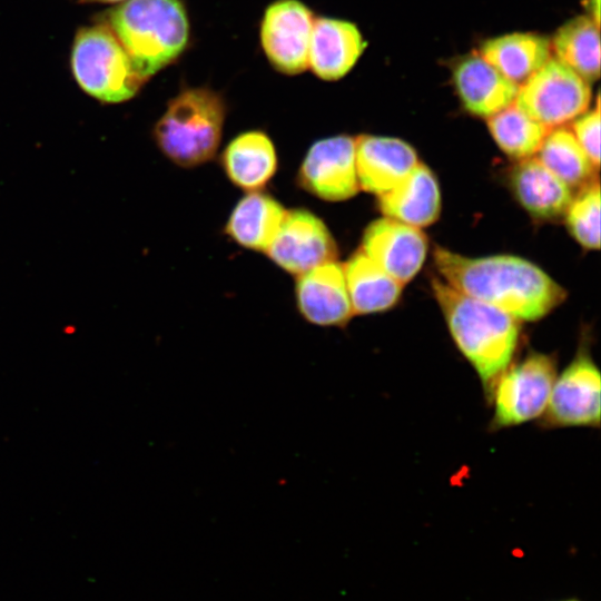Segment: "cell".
Masks as SVG:
<instances>
[{
    "label": "cell",
    "instance_id": "6da1fadb",
    "mask_svg": "<svg viewBox=\"0 0 601 601\" xmlns=\"http://www.w3.org/2000/svg\"><path fill=\"white\" fill-rule=\"evenodd\" d=\"M433 257L445 283L518 321L539 319L565 297V290L548 274L520 257L472 258L442 247L435 248Z\"/></svg>",
    "mask_w": 601,
    "mask_h": 601
},
{
    "label": "cell",
    "instance_id": "7a4b0ae2",
    "mask_svg": "<svg viewBox=\"0 0 601 601\" xmlns=\"http://www.w3.org/2000/svg\"><path fill=\"white\" fill-rule=\"evenodd\" d=\"M432 288L453 341L476 371L486 393H491L516 349L519 321L443 279L433 278Z\"/></svg>",
    "mask_w": 601,
    "mask_h": 601
},
{
    "label": "cell",
    "instance_id": "3957f363",
    "mask_svg": "<svg viewBox=\"0 0 601 601\" xmlns=\"http://www.w3.org/2000/svg\"><path fill=\"white\" fill-rule=\"evenodd\" d=\"M105 20L145 80L176 60L188 43V17L179 0H127Z\"/></svg>",
    "mask_w": 601,
    "mask_h": 601
},
{
    "label": "cell",
    "instance_id": "277c9868",
    "mask_svg": "<svg viewBox=\"0 0 601 601\" xmlns=\"http://www.w3.org/2000/svg\"><path fill=\"white\" fill-rule=\"evenodd\" d=\"M224 119L225 104L217 92L188 88L170 100L155 127V138L175 164L195 167L215 156Z\"/></svg>",
    "mask_w": 601,
    "mask_h": 601
},
{
    "label": "cell",
    "instance_id": "5b68a950",
    "mask_svg": "<svg viewBox=\"0 0 601 601\" xmlns=\"http://www.w3.org/2000/svg\"><path fill=\"white\" fill-rule=\"evenodd\" d=\"M71 69L79 86L105 102L132 98L146 81L126 50L104 23L81 28L75 38Z\"/></svg>",
    "mask_w": 601,
    "mask_h": 601
},
{
    "label": "cell",
    "instance_id": "8992f818",
    "mask_svg": "<svg viewBox=\"0 0 601 601\" xmlns=\"http://www.w3.org/2000/svg\"><path fill=\"white\" fill-rule=\"evenodd\" d=\"M590 100V82L555 57H551L519 86L514 105L526 116L551 129L587 111Z\"/></svg>",
    "mask_w": 601,
    "mask_h": 601
},
{
    "label": "cell",
    "instance_id": "52a82bcc",
    "mask_svg": "<svg viewBox=\"0 0 601 601\" xmlns=\"http://www.w3.org/2000/svg\"><path fill=\"white\" fill-rule=\"evenodd\" d=\"M555 377L554 359L542 353H531L518 364L509 365L491 392L494 426H514L542 416Z\"/></svg>",
    "mask_w": 601,
    "mask_h": 601
},
{
    "label": "cell",
    "instance_id": "ba28073f",
    "mask_svg": "<svg viewBox=\"0 0 601 601\" xmlns=\"http://www.w3.org/2000/svg\"><path fill=\"white\" fill-rule=\"evenodd\" d=\"M600 372L581 348L559 377H555L544 421L549 426L600 425Z\"/></svg>",
    "mask_w": 601,
    "mask_h": 601
},
{
    "label": "cell",
    "instance_id": "9c48e42d",
    "mask_svg": "<svg viewBox=\"0 0 601 601\" xmlns=\"http://www.w3.org/2000/svg\"><path fill=\"white\" fill-rule=\"evenodd\" d=\"M314 20L312 11L297 0H278L266 9L260 40L266 57L276 70L297 75L308 68Z\"/></svg>",
    "mask_w": 601,
    "mask_h": 601
},
{
    "label": "cell",
    "instance_id": "30bf717a",
    "mask_svg": "<svg viewBox=\"0 0 601 601\" xmlns=\"http://www.w3.org/2000/svg\"><path fill=\"white\" fill-rule=\"evenodd\" d=\"M298 184L308 193L331 201L353 197L358 188L355 138L339 135L316 141L305 156Z\"/></svg>",
    "mask_w": 601,
    "mask_h": 601
},
{
    "label": "cell",
    "instance_id": "8fae6325",
    "mask_svg": "<svg viewBox=\"0 0 601 601\" xmlns=\"http://www.w3.org/2000/svg\"><path fill=\"white\" fill-rule=\"evenodd\" d=\"M286 272L300 275L332 262L337 247L324 223L304 209L286 211L280 227L266 250Z\"/></svg>",
    "mask_w": 601,
    "mask_h": 601
},
{
    "label": "cell",
    "instance_id": "7c38bea8",
    "mask_svg": "<svg viewBox=\"0 0 601 601\" xmlns=\"http://www.w3.org/2000/svg\"><path fill=\"white\" fill-rule=\"evenodd\" d=\"M362 247L363 253L404 285L422 267L427 239L421 228L384 217L367 226Z\"/></svg>",
    "mask_w": 601,
    "mask_h": 601
},
{
    "label": "cell",
    "instance_id": "4fadbf2b",
    "mask_svg": "<svg viewBox=\"0 0 601 601\" xmlns=\"http://www.w3.org/2000/svg\"><path fill=\"white\" fill-rule=\"evenodd\" d=\"M296 305L300 316L321 327H344L353 316L343 266L334 260L299 275Z\"/></svg>",
    "mask_w": 601,
    "mask_h": 601
},
{
    "label": "cell",
    "instance_id": "5bb4252c",
    "mask_svg": "<svg viewBox=\"0 0 601 601\" xmlns=\"http://www.w3.org/2000/svg\"><path fill=\"white\" fill-rule=\"evenodd\" d=\"M418 162L405 141L363 135L355 138V166L359 187L377 196L392 189Z\"/></svg>",
    "mask_w": 601,
    "mask_h": 601
},
{
    "label": "cell",
    "instance_id": "9a60e30c",
    "mask_svg": "<svg viewBox=\"0 0 601 601\" xmlns=\"http://www.w3.org/2000/svg\"><path fill=\"white\" fill-rule=\"evenodd\" d=\"M366 47L357 27L348 21L315 18L308 51V67L323 80L344 77Z\"/></svg>",
    "mask_w": 601,
    "mask_h": 601
},
{
    "label": "cell",
    "instance_id": "2e32d148",
    "mask_svg": "<svg viewBox=\"0 0 601 601\" xmlns=\"http://www.w3.org/2000/svg\"><path fill=\"white\" fill-rule=\"evenodd\" d=\"M453 80L466 110L486 118L512 105L519 90V85L480 55L462 59L454 68Z\"/></svg>",
    "mask_w": 601,
    "mask_h": 601
},
{
    "label": "cell",
    "instance_id": "e0dca14e",
    "mask_svg": "<svg viewBox=\"0 0 601 601\" xmlns=\"http://www.w3.org/2000/svg\"><path fill=\"white\" fill-rule=\"evenodd\" d=\"M385 217L422 228L436 220L441 208L439 184L433 173L420 161L392 189L378 196Z\"/></svg>",
    "mask_w": 601,
    "mask_h": 601
},
{
    "label": "cell",
    "instance_id": "ac0fdd59",
    "mask_svg": "<svg viewBox=\"0 0 601 601\" xmlns=\"http://www.w3.org/2000/svg\"><path fill=\"white\" fill-rule=\"evenodd\" d=\"M511 185L520 204L539 218L565 214L573 199L571 187L534 157L522 159L513 168Z\"/></svg>",
    "mask_w": 601,
    "mask_h": 601
},
{
    "label": "cell",
    "instance_id": "d6986e66",
    "mask_svg": "<svg viewBox=\"0 0 601 601\" xmlns=\"http://www.w3.org/2000/svg\"><path fill=\"white\" fill-rule=\"evenodd\" d=\"M551 51L548 38L530 32H513L486 40L480 56L520 86L551 58Z\"/></svg>",
    "mask_w": 601,
    "mask_h": 601
},
{
    "label": "cell",
    "instance_id": "ffe728a7",
    "mask_svg": "<svg viewBox=\"0 0 601 601\" xmlns=\"http://www.w3.org/2000/svg\"><path fill=\"white\" fill-rule=\"evenodd\" d=\"M221 162L234 185L252 191L264 187L277 168L274 145L262 131H247L234 138Z\"/></svg>",
    "mask_w": 601,
    "mask_h": 601
},
{
    "label": "cell",
    "instance_id": "44dd1931",
    "mask_svg": "<svg viewBox=\"0 0 601 601\" xmlns=\"http://www.w3.org/2000/svg\"><path fill=\"white\" fill-rule=\"evenodd\" d=\"M343 269L353 314L381 313L398 300L403 285L365 253L353 255Z\"/></svg>",
    "mask_w": 601,
    "mask_h": 601
},
{
    "label": "cell",
    "instance_id": "7402d4cb",
    "mask_svg": "<svg viewBox=\"0 0 601 601\" xmlns=\"http://www.w3.org/2000/svg\"><path fill=\"white\" fill-rule=\"evenodd\" d=\"M285 215L284 207L273 197L253 191L231 211L226 233L243 247L266 252Z\"/></svg>",
    "mask_w": 601,
    "mask_h": 601
},
{
    "label": "cell",
    "instance_id": "603a6c76",
    "mask_svg": "<svg viewBox=\"0 0 601 601\" xmlns=\"http://www.w3.org/2000/svg\"><path fill=\"white\" fill-rule=\"evenodd\" d=\"M555 58L569 66L588 82L600 76L599 24L590 17L579 16L560 27L551 42Z\"/></svg>",
    "mask_w": 601,
    "mask_h": 601
},
{
    "label": "cell",
    "instance_id": "cb8c5ba5",
    "mask_svg": "<svg viewBox=\"0 0 601 601\" xmlns=\"http://www.w3.org/2000/svg\"><path fill=\"white\" fill-rule=\"evenodd\" d=\"M536 158L571 188L585 183L594 168L573 132L562 127L549 130Z\"/></svg>",
    "mask_w": 601,
    "mask_h": 601
},
{
    "label": "cell",
    "instance_id": "d4e9b609",
    "mask_svg": "<svg viewBox=\"0 0 601 601\" xmlns=\"http://www.w3.org/2000/svg\"><path fill=\"white\" fill-rule=\"evenodd\" d=\"M487 127L497 146L518 159L536 154L550 130L518 109L514 102L489 117Z\"/></svg>",
    "mask_w": 601,
    "mask_h": 601
},
{
    "label": "cell",
    "instance_id": "484cf974",
    "mask_svg": "<svg viewBox=\"0 0 601 601\" xmlns=\"http://www.w3.org/2000/svg\"><path fill=\"white\" fill-rule=\"evenodd\" d=\"M566 224L573 237L588 249L600 247V186L591 184L571 200Z\"/></svg>",
    "mask_w": 601,
    "mask_h": 601
},
{
    "label": "cell",
    "instance_id": "4316f807",
    "mask_svg": "<svg viewBox=\"0 0 601 601\" xmlns=\"http://www.w3.org/2000/svg\"><path fill=\"white\" fill-rule=\"evenodd\" d=\"M573 135L595 168L600 164V106L599 98L594 110L584 111L573 124Z\"/></svg>",
    "mask_w": 601,
    "mask_h": 601
},
{
    "label": "cell",
    "instance_id": "83f0119b",
    "mask_svg": "<svg viewBox=\"0 0 601 601\" xmlns=\"http://www.w3.org/2000/svg\"><path fill=\"white\" fill-rule=\"evenodd\" d=\"M588 9L591 13L590 18L599 24L600 18V0H588Z\"/></svg>",
    "mask_w": 601,
    "mask_h": 601
},
{
    "label": "cell",
    "instance_id": "f1b7e54d",
    "mask_svg": "<svg viewBox=\"0 0 601 601\" xmlns=\"http://www.w3.org/2000/svg\"><path fill=\"white\" fill-rule=\"evenodd\" d=\"M81 2H102V3H111V2H119L124 0H80Z\"/></svg>",
    "mask_w": 601,
    "mask_h": 601
},
{
    "label": "cell",
    "instance_id": "f546056e",
    "mask_svg": "<svg viewBox=\"0 0 601 601\" xmlns=\"http://www.w3.org/2000/svg\"><path fill=\"white\" fill-rule=\"evenodd\" d=\"M565 601H578V600H565Z\"/></svg>",
    "mask_w": 601,
    "mask_h": 601
}]
</instances>
